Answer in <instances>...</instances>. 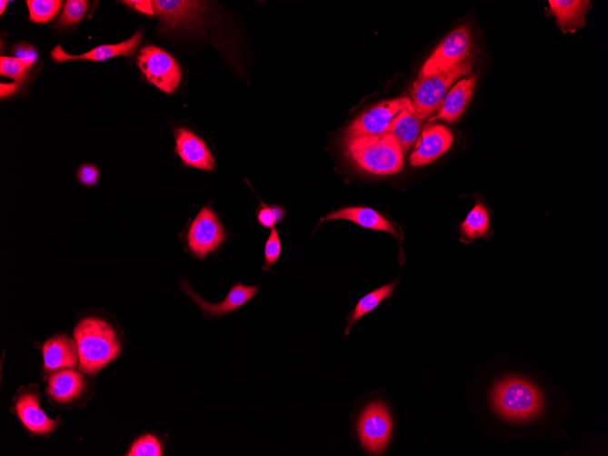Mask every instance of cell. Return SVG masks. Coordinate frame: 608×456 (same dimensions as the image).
Returning <instances> with one entry per match:
<instances>
[{
    "label": "cell",
    "mask_w": 608,
    "mask_h": 456,
    "mask_svg": "<svg viewBox=\"0 0 608 456\" xmlns=\"http://www.w3.org/2000/svg\"><path fill=\"white\" fill-rule=\"evenodd\" d=\"M79 352V368L88 375H95L121 352V344L113 327L95 317L81 321L75 330Z\"/></svg>",
    "instance_id": "obj_1"
},
{
    "label": "cell",
    "mask_w": 608,
    "mask_h": 456,
    "mask_svg": "<svg viewBox=\"0 0 608 456\" xmlns=\"http://www.w3.org/2000/svg\"><path fill=\"white\" fill-rule=\"evenodd\" d=\"M345 155L360 169L377 175H391L404 169V152L389 134L345 137Z\"/></svg>",
    "instance_id": "obj_2"
},
{
    "label": "cell",
    "mask_w": 608,
    "mask_h": 456,
    "mask_svg": "<svg viewBox=\"0 0 608 456\" xmlns=\"http://www.w3.org/2000/svg\"><path fill=\"white\" fill-rule=\"evenodd\" d=\"M494 411L512 422H524L538 417L543 407L539 389L529 381L509 376L498 381L491 393Z\"/></svg>",
    "instance_id": "obj_3"
},
{
    "label": "cell",
    "mask_w": 608,
    "mask_h": 456,
    "mask_svg": "<svg viewBox=\"0 0 608 456\" xmlns=\"http://www.w3.org/2000/svg\"><path fill=\"white\" fill-rule=\"evenodd\" d=\"M471 70L472 64L464 61L447 71L425 78L419 77L412 92L414 114L423 121L437 113L452 84Z\"/></svg>",
    "instance_id": "obj_4"
},
{
    "label": "cell",
    "mask_w": 608,
    "mask_h": 456,
    "mask_svg": "<svg viewBox=\"0 0 608 456\" xmlns=\"http://www.w3.org/2000/svg\"><path fill=\"white\" fill-rule=\"evenodd\" d=\"M227 233L219 217L210 207L203 208L189 226L186 241L189 252L204 260L226 241Z\"/></svg>",
    "instance_id": "obj_5"
},
{
    "label": "cell",
    "mask_w": 608,
    "mask_h": 456,
    "mask_svg": "<svg viewBox=\"0 0 608 456\" xmlns=\"http://www.w3.org/2000/svg\"><path fill=\"white\" fill-rule=\"evenodd\" d=\"M357 429L361 443L368 453H384L393 431L387 406L381 401L368 404L359 417Z\"/></svg>",
    "instance_id": "obj_6"
},
{
    "label": "cell",
    "mask_w": 608,
    "mask_h": 456,
    "mask_svg": "<svg viewBox=\"0 0 608 456\" xmlns=\"http://www.w3.org/2000/svg\"><path fill=\"white\" fill-rule=\"evenodd\" d=\"M138 65L147 80L162 92L171 94L178 89L182 81L181 69L164 51L155 46L144 48L138 56Z\"/></svg>",
    "instance_id": "obj_7"
},
{
    "label": "cell",
    "mask_w": 608,
    "mask_h": 456,
    "mask_svg": "<svg viewBox=\"0 0 608 456\" xmlns=\"http://www.w3.org/2000/svg\"><path fill=\"white\" fill-rule=\"evenodd\" d=\"M411 107L412 102L408 98L383 102L356 118L346 130L345 137L385 134L396 116Z\"/></svg>",
    "instance_id": "obj_8"
},
{
    "label": "cell",
    "mask_w": 608,
    "mask_h": 456,
    "mask_svg": "<svg viewBox=\"0 0 608 456\" xmlns=\"http://www.w3.org/2000/svg\"><path fill=\"white\" fill-rule=\"evenodd\" d=\"M470 34L463 26L451 33L428 58L422 68L420 78L447 71L463 63L470 54Z\"/></svg>",
    "instance_id": "obj_9"
},
{
    "label": "cell",
    "mask_w": 608,
    "mask_h": 456,
    "mask_svg": "<svg viewBox=\"0 0 608 456\" xmlns=\"http://www.w3.org/2000/svg\"><path fill=\"white\" fill-rule=\"evenodd\" d=\"M181 290L197 304L207 319L216 320L233 313L254 299L259 291L258 285H244L235 283L226 298L218 303H210L203 299L186 280H183Z\"/></svg>",
    "instance_id": "obj_10"
},
{
    "label": "cell",
    "mask_w": 608,
    "mask_h": 456,
    "mask_svg": "<svg viewBox=\"0 0 608 456\" xmlns=\"http://www.w3.org/2000/svg\"><path fill=\"white\" fill-rule=\"evenodd\" d=\"M454 137L443 125H426L410 157L411 165H427L443 156L452 146Z\"/></svg>",
    "instance_id": "obj_11"
},
{
    "label": "cell",
    "mask_w": 608,
    "mask_h": 456,
    "mask_svg": "<svg viewBox=\"0 0 608 456\" xmlns=\"http://www.w3.org/2000/svg\"><path fill=\"white\" fill-rule=\"evenodd\" d=\"M155 15L169 29H183L197 25L203 17L204 5L186 0H154Z\"/></svg>",
    "instance_id": "obj_12"
},
{
    "label": "cell",
    "mask_w": 608,
    "mask_h": 456,
    "mask_svg": "<svg viewBox=\"0 0 608 456\" xmlns=\"http://www.w3.org/2000/svg\"><path fill=\"white\" fill-rule=\"evenodd\" d=\"M175 152L188 167L205 172H214L215 160L205 143L194 133L179 128L174 131Z\"/></svg>",
    "instance_id": "obj_13"
},
{
    "label": "cell",
    "mask_w": 608,
    "mask_h": 456,
    "mask_svg": "<svg viewBox=\"0 0 608 456\" xmlns=\"http://www.w3.org/2000/svg\"><path fill=\"white\" fill-rule=\"evenodd\" d=\"M143 39V31L137 32L131 39L114 45L99 46L86 54L75 56L66 54L61 45L52 52V58L57 63L71 61L105 62L115 57H133Z\"/></svg>",
    "instance_id": "obj_14"
},
{
    "label": "cell",
    "mask_w": 608,
    "mask_h": 456,
    "mask_svg": "<svg viewBox=\"0 0 608 456\" xmlns=\"http://www.w3.org/2000/svg\"><path fill=\"white\" fill-rule=\"evenodd\" d=\"M45 368L48 372L75 369L79 362V352L75 340L58 335L44 344Z\"/></svg>",
    "instance_id": "obj_15"
},
{
    "label": "cell",
    "mask_w": 608,
    "mask_h": 456,
    "mask_svg": "<svg viewBox=\"0 0 608 456\" xmlns=\"http://www.w3.org/2000/svg\"><path fill=\"white\" fill-rule=\"evenodd\" d=\"M346 220L365 229L388 233L398 238L394 225L379 213L366 207H345L329 213L321 223Z\"/></svg>",
    "instance_id": "obj_16"
},
{
    "label": "cell",
    "mask_w": 608,
    "mask_h": 456,
    "mask_svg": "<svg viewBox=\"0 0 608 456\" xmlns=\"http://www.w3.org/2000/svg\"><path fill=\"white\" fill-rule=\"evenodd\" d=\"M476 77L472 76L463 79L447 94L444 98L438 114L431 121L444 120L449 124H454L464 113L475 88Z\"/></svg>",
    "instance_id": "obj_17"
},
{
    "label": "cell",
    "mask_w": 608,
    "mask_h": 456,
    "mask_svg": "<svg viewBox=\"0 0 608 456\" xmlns=\"http://www.w3.org/2000/svg\"><path fill=\"white\" fill-rule=\"evenodd\" d=\"M16 411L23 423L34 433H50L59 424L47 416L40 406L39 397L34 393H26L19 398Z\"/></svg>",
    "instance_id": "obj_18"
},
{
    "label": "cell",
    "mask_w": 608,
    "mask_h": 456,
    "mask_svg": "<svg viewBox=\"0 0 608 456\" xmlns=\"http://www.w3.org/2000/svg\"><path fill=\"white\" fill-rule=\"evenodd\" d=\"M551 12L556 17L558 27L564 33L573 34L585 25L584 17L591 8L589 2L581 0H550Z\"/></svg>",
    "instance_id": "obj_19"
},
{
    "label": "cell",
    "mask_w": 608,
    "mask_h": 456,
    "mask_svg": "<svg viewBox=\"0 0 608 456\" xmlns=\"http://www.w3.org/2000/svg\"><path fill=\"white\" fill-rule=\"evenodd\" d=\"M85 380L74 369L61 370L49 380L48 393L60 403H69L85 391Z\"/></svg>",
    "instance_id": "obj_20"
},
{
    "label": "cell",
    "mask_w": 608,
    "mask_h": 456,
    "mask_svg": "<svg viewBox=\"0 0 608 456\" xmlns=\"http://www.w3.org/2000/svg\"><path fill=\"white\" fill-rule=\"evenodd\" d=\"M422 120L414 114L413 107L402 111L393 121L387 134L393 135L401 145L404 154L419 137Z\"/></svg>",
    "instance_id": "obj_21"
},
{
    "label": "cell",
    "mask_w": 608,
    "mask_h": 456,
    "mask_svg": "<svg viewBox=\"0 0 608 456\" xmlns=\"http://www.w3.org/2000/svg\"><path fill=\"white\" fill-rule=\"evenodd\" d=\"M398 281L385 284L363 297L347 320L344 334L349 335L354 324L367 313L373 312L385 299H390Z\"/></svg>",
    "instance_id": "obj_22"
},
{
    "label": "cell",
    "mask_w": 608,
    "mask_h": 456,
    "mask_svg": "<svg viewBox=\"0 0 608 456\" xmlns=\"http://www.w3.org/2000/svg\"><path fill=\"white\" fill-rule=\"evenodd\" d=\"M489 215L485 207L477 203L461 225L463 235L470 240L483 237L489 229Z\"/></svg>",
    "instance_id": "obj_23"
},
{
    "label": "cell",
    "mask_w": 608,
    "mask_h": 456,
    "mask_svg": "<svg viewBox=\"0 0 608 456\" xmlns=\"http://www.w3.org/2000/svg\"><path fill=\"white\" fill-rule=\"evenodd\" d=\"M30 19L35 24H47L59 15L64 6L61 0H29L26 3Z\"/></svg>",
    "instance_id": "obj_24"
},
{
    "label": "cell",
    "mask_w": 608,
    "mask_h": 456,
    "mask_svg": "<svg viewBox=\"0 0 608 456\" xmlns=\"http://www.w3.org/2000/svg\"><path fill=\"white\" fill-rule=\"evenodd\" d=\"M128 456H162L164 448L160 439L152 433L139 437L132 445Z\"/></svg>",
    "instance_id": "obj_25"
},
{
    "label": "cell",
    "mask_w": 608,
    "mask_h": 456,
    "mask_svg": "<svg viewBox=\"0 0 608 456\" xmlns=\"http://www.w3.org/2000/svg\"><path fill=\"white\" fill-rule=\"evenodd\" d=\"M32 65L16 57L0 58V74L15 80L17 84H24Z\"/></svg>",
    "instance_id": "obj_26"
},
{
    "label": "cell",
    "mask_w": 608,
    "mask_h": 456,
    "mask_svg": "<svg viewBox=\"0 0 608 456\" xmlns=\"http://www.w3.org/2000/svg\"><path fill=\"white\" fill-rule=\"evenodd\" d=\"M88 8L89 2H85V0H69L58 22V27H69L78 25L85 16Z\"/></svg>",
    "instance_id": "obj_27"
},
{
    "label": "cell",
    "mask_w": 608,
    "mask_h": 456,
    "mask_svg": "<svg viewBox=\"0 0 608 456\" xmlns=\"http://www.w3.org/2000/svg\"><path fill=\"white\" fill-rule=\"evenodd\" d=\"M282 253V243L278 231L274 227L264 247V271L269 272L278 262Z\"/></svg>",
    "instance_id": "obj_28"
},
{
    "label": "cell",
    "mask_w": 608,
    "mask_h": 456,
    "mask_svg": "<svg viewBox=\"0 0 608 456\" xmlns=\"http://www.w3.org/2000/svg\"><path fill=\"white\" fill-rule=\"evenodd\" d=\"M262 207L257 211L258 223L265 229H273L284 217V211L280 206H267L260 202Z\"/></svg>",
    "instance_id": "obj_29"
},
{
    "label": "cell",
    "mask_w": 608,
    "mask_h": 456,
    "mask_svg": "<svg viewBox=\"0 0 608 456\" xmlns=\"http://www.w3.org/2000/svg\"><path fill=\"white\" fill-rule=\"evenodd\" d=\"M101 177L100 171L93 164H84L77 173V178L84 186L93 187L97 184Z\"/></svg>",
    "instance_id": "obj_30"
},
{
    "label": "cell",
    "mask_w": 608,
    "mask_h": 456,
    "mask_svg": "<svg viewBox=\"0 0 608 456\" xmlns=\"http://www.w3.org/2000/svg\"><path fill=\"white\" fill-rule=\"evenodd\" d=\"M15 57L24 61L25 63L34 65L37 59L38 55L35 47L29 45H20L15 49Z\"/></svg>",
    "instance_id": "obj_31"
},
{
    "label": "cell",
    "mask_w": 608,
    "mask_h": 456,
    "mask_svg": "<svg viewBox=\"0 0 608 456\" xmlns=\"http://www.w3.org/2000/svg\"><path fill=\"white\" fill-rule=\"evenodd\" d=\"M124 4L147 16L154 17L155 15L153 2H149V0H136V2L130 0V2H124Z\"/></svg>",
    "instance_id": "obj_32"
},
{
    "label": "cell",
    "mask_w": 608,
    "mask_h": 456,
    "mask_svg": "<svg viewBox=\"0 0 608 456\" xmlns=\"http://www.w3.org/2000/svg\"><path fill=\"white\" fill-rule=\"evenodd\" d=\"M17 90H18L17 84H2V85H0V97H2V99L7 98L12 94H14Z\"/></svg>",
    "instance_id": "obj_33"
},
{
    "label": "cell",
    "mask_w": 608,
    "mask_h": 456,
    "mask_svg": "<svg viewBox=\"0 0 608 456\" xmlns=\"http://www.w3.org/2000/svg\"><path fill=\"white\" fill-rule=\"evenodd\" d=\"M8 4L9 3L5 2V0H3V2H0V15H4L5 12L7 9Z\"/></svg>",
    "instance_id": "obj_34"
}]
</instances>
